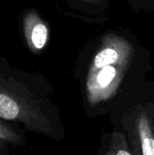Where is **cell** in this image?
Instances as JSON below:
<instances>
[{
	"mask_svg": "<svg viewBox=\"0 0 154 155\" xmlns=\"http://www.w3.org/2000/svg\"><path fill=\"white\" fill-rule=\"evenodd\" d=\"M152 72L151 50L130 32L107 34L93 57L87 80L91 104L107 103L119 94L125 97Z\"/></svg>",
	"mask_w": 154,
	"mask_h": 155,
	"instance_id": "cell-1",
	"label": "cell"
},
{
	"mask_svg": "<svg viewBox=\"0 0 154 155\" xmlns=\"http://www.w3.org/2000/svg\"><path fill=\"white\" fill-rule=\"evenodd\" d=\"M144 82L125 97L121 119L133 155H154V117L145 99Z\"/></svg>",
	"mask_w": 154,
	"mask_h": 155,
	"instance_id": "cell-2",
	"label": "cell"
},
{
	"mask_svg": "<svg viewBox=\"0 0 154 155\" xmlns=\"http://www.w3.org/2000/svg\"><path fill=\"white\" fill-rule=\"evenodd\" d=\"M110 150L113 155H133L126 136L123 131H114L112 134Z\"/></svg>",
	"mask_w": 154,
	"mask_h": 155,
	"instance_id": "cell-3",
	"label": "cell"
},
{
	"mask_svg": "<svg viewBox=\"0 0 154 155\" xmlns=\"http://www.w3.org/2000/svg\"><path fill=\"white\" fill-rule=\"evenodd\" d=\"M48 37V31L46 26L39 22L36 23L31 29L30 39L31 43L35 49H42L46 44Z\"/></svg>",
	"mask_w": 154,
	"mask_h": 155,
	"instance_id": "cell-4",
	"label": "cell"
},
{
	"mask_svg": "<svg viewBox=\"0 0 154 155\" xmlns=\"http://www.w3.org/2000/svg\"><path fill=\"white\" fill-rule=\"evenodd\" d=\"M0 141L5 143H11L15 144H21L22 140L20 136L12 129L10 126H7L4 123L0 122Z\"/></svg>",
	"mask_w": 154,
	"mask_h": 155,
	"instance_id": "cell-5",
	"label": "cell"
},
{
	"mask_svg": "<svg viewBox=\"0 0 154 155\" xmlns=\"http://www.w3.org/2000/svg\"><path fill=\"white\" fill-rule=\"evenodd\" d=\"M132 9L137 13H153L154 0H127Z\"/></svg>",
	"mask_w": 154,
	"mask_h": 155,
	"instance_id": "cell-6",
	"label": "cell"
},
{
	"mask_svg": "<svg viewBox=\"0 0 154 155\" xmlns=\"http://www.w3.org/2000/svg\"><path fill=\"white\" fill-rule=\"evenodd\" d=\"M143 92L150 111L154 117V80H146L143 84Z\"/></svg>",
	"mask_w": 154,
	"mask_h": 155,
	"instance_id": "cell-7",
	"label": "cell"
},
{
	"mask_svg": "<svg viewBox=\"0 0 154 155\" xmlns=\"http://www.w3.org/2000/svg\"><path fill=\"white\" fill-rule=\"evenodd\" d=\"M103 155H113V153H112V151L109 149V150H108V151H107V152H106V153H105Z\"/></svg>",
	"mask_w": 154,
	"mask_h": 155,
	"instance_id": "cell-8",
	"label": "cell"
}]
</instances>
